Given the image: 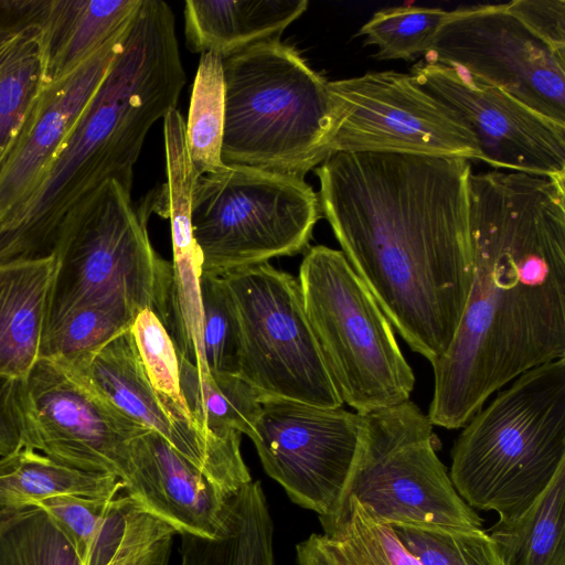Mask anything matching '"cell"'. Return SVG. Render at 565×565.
Wrapping results in <instances>:
<instances>
[{
  "mask_svg": "<svg viewBox=\"0 0 565 565\" xmlns=\"http://www.w3.org/2000/svg\"><path fill=\"white\" fill-rule=\"evenodd\" d=\"M470 160L335 152L317 168L321 215L409 348L435 363L472 281Z\"/></svg>",
  "mask_w": 565,
  "mask_h": 565,
  "instance_id": "cell-1",
  "label": "cell"
},
{
  "mask_svg": "<svg viewBox=\"0 0 565 565\" xmlns=\"http://www.w3.org/2000/svg\"><path fill=\"white\" fill-rule=\"evenodd\" d=\"M472 281L456 334L431 364L428 417L463 427L524 372L565 358V179L469 178Z\"/></svg>",
  "mask_w": 565,
  "mask_h": 565,
  "instance_id": "cell-2",
  "label": "cell"
},
{
  "mask_svg": "<svg viewBox=\"0 0 565 565\" xmlns=\"http://www.w3.org/2000/svg\"><path fill=\"white\" fill-rule=\"evenodd\" d=\"M185 82L169 50L129 33L34 190L0 222V265L52 255L65 215L104 182L130 191L149 129L177 108Z\"/></svg>",
  "mask_w": 565,
  "mask_h": 565,
  "instance_id": "cell-3",
  "label": "cell"
},
{
  "mask_svg": "<svg viewBox=\"0 0 565 565\" xmlns=\"http://www.w3.org/2000/svg\"><path fill=\"white\" fill-rule=\"evenodd\" d=\"M449 477L472 509L520 516L565 465V358L535 366L463 426Z\"/></svg>",
  "mask_w": 565,
  "mask_h": 565,
  "instance_id": "cell-4",
  "label": "cell"
},
{
  "mask_svg": "<svg viewBox=\"0 0 565 565\" xmlns=\"http://www.w3.org/2000/svg\"><path fill=\"white\" fill-rule=\"evenodd\" d=\"M225 120L221 157L302 178L326 158L333 121L329 81L280 40L223 58Z\"/></svg>",
  "mask_w": 565,
  "mask_h": 565,
  "instance_id": "cell-5",
  "label": "cell"
},
{
  "mask_svg": "<svg viewBox=\"0 0 565 565\" xmlns=\"http://www.w3.org/2000/svg\"><path fill=\"white\" fill-rule=\"evenodd\" d=\"M147 220L148 212L137 211L130 191L115 180L65 215L52 252L56 269L45 333L71 311L116 298L152 310L163 324L172 263L153 249Z\"/></svg>",
  "mask_w": 565,
  "mask_h": 565,
  "instance_id": "cell-6",
  "label": "cell"
},
{
  "mask_svg": "<svg viewBox=\"0 0 565 565\" xmlns=\"http://www.w3.org/2000/svg\"><path fill=\"white\" fill-rule=\"evenodd\" d=\"M298 282L306 316L342 403L364 413L409 399L415 376L393 327L341 250L309 247Z\"/></svg>",
  "mask_w": 565,
  "mask_h": 565,
  "instance_id": "cell-7",
  "label": "cell"
},
{
  "mask_svg": "<svg viewBox=\"0 0 565 565\" xmlns=\"http://www.w3.org/2000/svg\"><path fill=\"white\" fill-rule=\"evenodd\" d=\"M321 216L319 196L302 178L243 164L204 174L191 206L202 274L306 252Z\"/></svg>",
  "mask_w": 565,
  "mask_h": 565,
  "instance_id": "cell-8",
  "label": "cell"
},
{
  "mask_svg": "<svg viewBox=\"0 0 565 565\" xmlns=\"http://www.w3.org/2000/svg\"><path fill=\"white\" fill-rule=\"evenodd\" d=\"M358 418L343 500L353 497L391 525L481 529L482 519L458 494L437 456L439 441L428 414L407 399L358 413Z\"/></svg>",
  "mask_w": 565,
  "mask_h": 565,
  "instance_id": "cell-9",
  "label": "cell"
},
{
  "mask_svg": "<svg viewBox=\"0 0 565 565\" xmlns=\"http://www.w3.org/2000/svg\"><path fill=\"white\" fill-rule=\"evenodd\" d=\"M221 277L236 329V376L260 397L341 407L308 322L298 280L269 263Z\"/></svg>",
  "mask_w": 565,
  "mask_h": 565,
  "instance_id": "cell-10",
  "label": "cell"
},
{
  "mask_svg": "<svg viewBox=\"0 0 565 565\" xmlns=\"http://www.w3.org/2000/svg\"><path fill=\"white\" fill-rule=\"evenodd\" d=\"M0 409L19 449L119 481L132 441L148 430L65 365L46 358L26 376L0 382Z\"/></svg>",
  "mask_w": 565,
  "mask_h": 565,
  "instance_id": "cell-11",
  "label": "cell"
},
{
  "mask_svg": "<svg viewBox=\"0 0 565 565\" xmlns=\"http://www.w3.org/2000/svg\"><path fill=\"white\" fill-rule=\"evenodd\" d=\"M329 88L333 121L327 158L335 152H394L480 160L465 121L412 74L367 72L329 81Z\"/></svg>",
  "mask_w": 565,
  "mask_h": 565,
  "instance_id": "cell-12",
  "label": "cell"
},
{
  "mask_svg": "<svg viewBox=\"0 0 565 565\" xmlns=\"http://www.w3.org/2000/svg\"><path fill=\"white\" fill-rule=\"evenodd\" d=\"M424 61L458 67L565 126V53L532 32L507 3L449 11Z\"/></svg>",
  "mask_w": 565,
  "mask_h": 565,
  "instance_id": "cell-13",
  "label": "cell"
},
{
  "mask_svg": "<svg viewBox=\"0 0 565 565\" xmlns=\"http://www.w3.org/2000/svg\"><path fill=\"white\" fill-rule=\"evenodd\" d=\"M358 413L260 397L249 434L266 473L319 520L340 509L358 447Z\"/></svg>",
  "mask_w": 565,
  "mask_h": 565,
  "instance_id": "cell-14",
  "label": "cell"
},
{
  "mask_svg": "<svg viewBox=\"0 0 565 565\" xmlns=\"http://www.w3.org/2000/svg\"><path fill=\"white\" fill-rule=\"evenodd\" d=\"M54 361L132 420L158 433L228 497L253 481L241 452V439L204 433L189 413L154 390L130 329L94 352Z\"/></svg>",
  "mask_w": 565,
  "mask_h": 565,
  "instance_id": "cell-15",
  "label": "cell"
},
{
  "mask_svg": "<svg viewBox=\"0 0 565 565\" xmlns=\"http://www.w3.org/2000/svg\"><path fill=\"white\" fill-rule=\"evenodd\" d=\"M411 74L465 121L480 160L497 169L565 179V126L458 67L423 61Z\"/></svg>",
  "mask_w": 565,
  "mask_h": 565,
  "instance_id": "cell-16",
  "label": "cell"
},
{
  "mask_svg": "<svg viewBox=\"0 0 565 565\" xmlns=\"http://www.w3.org/2000/svg\"><path fill=\"white\" fill-rule=\"evenodd\" d=\"M128 26L73 72L42 87L0 166V222L41 180L106 76Z\"/></svg>",
  "mask_w": 565,
  "mask_h": 565,
  "instance_id": "cell-17",
  "label": "cell"
},
{
  "mask_svg": "<svg viewBox=\"0 0 565 565\" xmlns=\"http://www.w3.org/2000/svg\"><path fill=\"white\" fill-rule=\"evenodd\" d=\"M120 482L135 505L177 534L216 539L226 526L232 497L153 430L132 441Z\"/></svg>",
  "mask_w": 565,
  "mask_h": 565,
  "instance_id": "cell-18",
  "label": "cell"
},
{
  "mask_svg": "<svg viewBox=\"0 0 565 565\" xmlns=\"http://www.w3.org/2000/svg\"><path fill=\"white\" fill-rule=\"evenodd\" d=\"M141 0H0V10L38 26L45 82H55L125 30Z\"/></svg>",
  "mask_w": 565,
  "mask_h": 565,
  "instance_id": "cell-19",
  "label": "cell"
},
{
  "mask_svg": "<svg viewBox=\"0 0 565 565\" xmlns=\"http://www.w3.org/2000/svg\"><path fill=\"white\" fill-rule=\"evenodd\" d=\"M55 269L53 254L0 265V382L26 376L41 359Z\"/></svg>",
  "mask_w": 565,
  "mask_h": 565,
  "instance_id": "cell-20",
  "label": "cell"
},
{
  "mask_svg": "<svg viewBox=\"0 0 565 565\" xmlns=\"http://www.w3.org/2000/svg\"><path fill=\"white\" fill-rule=\"evenodd\" d=\"M307 7V0H189L184 4L186 46L225 58L254 44L279 40Z\"/></svg>",
  "mask_w": 565,
  "mask_h": 565,
  "instance_id": "cell-21",
  "label": "cell"
},
{
  "mask_svg": "<svg viewBox=\"0 0 565 565\" xmlns=\"http://www.w3.org/2000/svg\"><path fill=\"white\" fill-rule=\"evenodd\" d=\"M181 537L179 565H276L274 523L259 481L231 498L226 526L218 537Z\"/></svg>",
  "mask_w": 565,
  "mask_h": 565,
  "instance_id": "cell-22",
  "label": "cell"
},
{
  "mask_svg": "<svg viewBox=\"0 0 565 565\" xmlns=\"http://www.w3.org/2000/svg\"><path fill=\"white\" fill-rule=\"evenodd\" d=\"M45 83L38 26L0 10V166Z\"/></svg>",
  "mask_w": 565,
  "mask_h": 565,
  "instance_id": "cell-23",
  "label": "cell"
},
{
  "mask_svg": "<svg viewBox=\"0 0 565 565\" xmlns=\"http://www.w3.org/2000/svg\"><path fill=\"white\" fill-rule=\"evenodd\" d=\"M121 493L115 476L71 469L30 448L0 456V509L32 507L55 495L113 499Z\"/></svg>",
  "mask_w": 565,
  "mask_h": 565,
  "instance_id": "cell-24",
  "label": "cell"
},
{
  "mask_svg": "<svg viewBox=\"0 0 565 565\" xmlns=\"http://www.w3.org/2000/svg\"><path fill=\"white\" fill-rule=\"evenodd\" d=\"M488 534L505 565H565V465L520 516Z\"/></svg>",
  "mask_w": 565,
  "mask_h": 565,
  "instance_id": "cell-25",
  "label": "cell"
},
{
  "mask_svg": "<svg viewBox=\"0 0 565 565\" xmlns=\"http://www.w3.org/2000/svg\"><path fill=\"white\" fill-rule=\"evenodd\" d=\"M180 387L193 422L206 434L227 440L249 436L260 396L242 379L201 373L180 359Z\"/></svg>",
  "mask_w": 565,
  "mask_h": 565,
  "instance_id": "cell-26",
  "label": "cell"
},
{
  "mask_svg": "<svg viewBox=\"0 0 565 565\" xmlns=\"http://www.w3.org/2000/svg\"><path fill=\"white\" fill-rule=\"evenodd\" d=\"M74 545L83 565H105L125 535L134 502L122 492L113 499L55 495L38 501Z\"/></svg>",
  "mask_w": 565,
  "mask_h": 565,
  "instance_id": "cell-27",
  "label": "cell"
},
{
  "mask_svg": "<svg viewBox=\"0 0 565 565\" xmlns=\"http://www.w3.org/2000/svg\"><path fill=\"white\" fill-rule=\"evenodd\" d=\"M224 120L223 58L205 52L200 57L185 122L188 153L198 178L225 167L221 157Z\"/></svg>",
  "mask_w": 565,
  "mask_h": 565,
  "instance_id": "cell-28",
  "label": "cell"
},
{
  "mask_svg": "<svg viewBox=\"0 0 565 565\" xmlns=\"http://www.w3.org/2000/svg\"><path fill=\"white\" fill-rule=\"evenodd\" d=\"M320 523L345 565H422L393 526L377 520L353 497L345 498L339 511Z\"/></svg>",
  "mask_w": 565,
  "mask_h": 565,
  "instance_id": "cell-29",
  "label": "cell"
},
{
  "mask_svg": "<svg viewBox=\"0 0 565 565\" xmlns=\"http://www.w3.org/2000/svg\"><path fill=\"white\" fill-rule=\"evenodd\" d=\"M0 565H83L74 545L38 507L0 509Z\"/></svg>",
  "mask_w": 565,
  "mask_h": 565,
  "instance_id": "cell-30",
  "label": "cell"
},
{
  "mask_svg": "<svg viewBox=\"0 0 565 565\" xmlns=\"http://www.w3.org/2000/svg\"><path fill=\"white\" fill-rule=\"evenodd\" d=\"M172 249V282L163 326L178 356L210 374L203 345L201 256L196 245Z\"/></svg>",
  "mask_w": 565,
  "mask_h": 565,
  "instance_id": "cell-31",
  "label": "cell"
},
{
  "mask_svg": "<svg viewBox=\"0 0 565 565\" xmlns=\"http://www.w3.org/2000/svg\"><path fill=\"white\" fill-rule=\"evenodd\" d=\"M139 311L125 298L79 307L45 333L41 358L70 360L94 352L129 330Z\"/></svg>",
  "mask_w": 565,
  "mask_h": 565,
  "instance_id": "cell-32",
  "label": "cell"
},
{
  "mask_svg": "<svg viewBox=\"0 0 565 565\" xmlns=\"http://www.w3.org/2000/svg\"><path fill=\"white\" fill-rule=\"evenodd\" d=\"M448 13L439 8L390 7L375 12L359 34L377 49L380 60L413 61L428 52Z\"/></svg>",
  "mask_w": 565,
  "mask_h": 565,
  "instance_id": "cell-33",
  "label": "cell"
},
{
  "mask_svg": "<svg viewBox=\"0 0 565 565\" xmlns=\"http://www.w3.org/2000/svg\"><path fill=\"white\" fill-rule=\"evenodd\" d=\"M422 565H505L488 532L422 524L392 525Z\"/></svg>",
  "mask_w": 565,
  "mask_h": 565,
  "instance_id": "cell-34",
  "label": "cell"
},
{
  "mask_svg": "<svg viewBox=\"0 0 565 565\" xmlns=\"http://www.w3.org/2000/svg\"><path fill=\"white\" fill-rule=\"evenodd\" d=\"M130 331L154 390L190 414L180 387L179 356L162 322L145 308L136 316Z\"/></svg>",
  "mask_w": 565,
  "mask_h": 565,
  "instance_id": "cell-35",
  "label": "cell"
},
{
  "mask_svg": "<svg viewBox=\"0 0 565 565\" xmlns=\"http://www.w3.org/2000/svg\"><path fill=\"white\" fill-rule=\"evenodd\" d=\"M203 345L210 374H237L236 329L221 276L201 274Z\"/></svg>",
  "mask_w": 565,
  "mask_h": 565,
  "instance_id": "cell-36",
  "label": "cell"
},
{
  "mask_svg": "<svg viewBox=\"0 0 565 565\" xmlns=\"http://www.w3.org/2000/svg\"><path fill=\"white\" fill-rule=\"evenodd\" d=\"M507 7L539 38L565 53L564 0H515Z\"/></svg>",
  "mask_w": 565,
  "mask_h": 565,
  "instance_id": "cell-37",
  "label": "cell"
},
{
  "mask_svg": "<svg viewBox=\"0 0 565 565\" xmlns=\"http://www.w3.org/2000/svg\"><path fill=\"white\" fill-rule=\"evenodd\" d=\"M17 449H19L17 439L0 409V456H6Z\"/></svg>",
  "mask_w": 565,
  "mask_h": 565,
  "instance_id": "cell-38",
  "label": "cell"
}]
</instances>
